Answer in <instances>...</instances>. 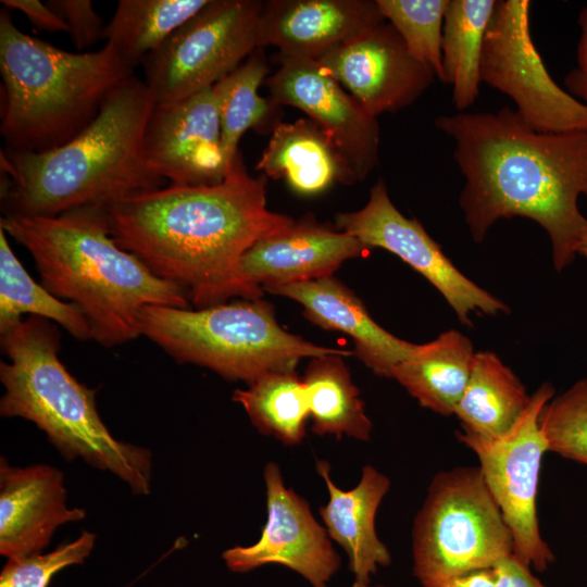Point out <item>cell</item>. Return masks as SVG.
I'll return each mask as SVG.
<instances>
[{"instance_id":"6da1fadb","label":"cell","mask_w":587,"mask_h":587,"mask_svg":"<svg viewBox=\"0 0 587 587\" xmlns=\"http://www.w3.org/2000/svg\"><path fill=\"white\" fill-rule=\"evenodd\" d=\"M266 179L248 173L239 151L220 184L164 186L101 208L115 242L157 276L184 287L201 309L243 299L241 258L294 224L267 209Z\"/></svg>"},{"instance_id":"7a4b0ae2","label":"cell","mask_w":587,"mask_h":587,"mask_svg":"<svg viewBox=\"0 0 587 587\" xmlns=\"http://www.w3.org/2000/svg\"><path fill=\"white\" fill-rule=\"evenodd\" d=\"M455 143L465 178L459 204L474 241L500 218L523 216L548 234L557 271L578 254L587 217V132L540 133L509 107L495 113L460 112L434 121Z\"/></svg>"},{"instance_id":"3957f363","label":"cell","mask_w":587,"mask_h":587,"mask_svg":"<svg viewBox=\"0 0 587 587\" xmlns=\"http://www.w3.org/2000/svg\"><path fill=\"white\" fill-rule=\"evenodd\" d=\"M155 104L145 80L134 75L64 145L43 152L1 150L3 215L57 216L164 187L145 150Z\"/></svg>"},{"instance_id":"277c9868","label":"cell","mask_w":587,"mask_h":587,"mask_svg":"<svg viewBox=\"0 0 587 587\" xmlns=\"http://www.w3.org/2000/svg\"><path fill=\"white\" fill-rule=\"evenodd\" d=\"M0 228L30 253L42 285L82 311L91 339L104 347L140 336L148 305L188 307L184 287L157 276L115 242L101 207L57 216L2 215Z\"/></svg>"},{"instance_id":"5b68a950","label":"cell","mask_w":587,"mask_h":587,"mask_svg":"<svg viewBox=\"0 0 587 587\" xmlns=\"http://www.w3.org/2000/svg\"><path fill=\"white\" fill-rule=\"evenodd\" d=\"M0 75L4 150L43 152L83 132L135 74L110 43L65 51L23 33L1 10Z\"/></svg>"},{"instance_id":"8992f818","label":"cell","mask_w":587,"mask_h":587,"mask_svg":"<svg viewBox=\"0 0 587 587\" xmlns=\"http://www.w3.org/2000/svg\"><path fill=\"white\" fill-rule=\"evenodd\" d=\"M0 334L9 359L0 363L5 389L1 416L35 423L66 460L82 458L115 474L134 494L148 495L151 452L111 435L98 414L95 390L73 377L59 359L58 329L46 319L29 316Z\"/></svg>"},{"instance_id":"52a82bcc","label":"cell","mask_w":587,"mask_h":587,"mask_svg":"<svg viewBox=\"0 0 587 587\" xmlns=\"http://www.w3.org/2000/svg\"><path fill=\"white\" fill-rule=\"evenodd\" d=\"M139 323L141 335L177 362L204 366L227 380L248 385L271 373L295 372L305 358L354 354L288 333L277 323L273 305L261 299L197 310L148 305Z\"/></svg>"},{"instance_id":"ba28073f","label":"cell","mask_w":587,"mask_h":587,"mask_svg":"<svg viewBox=\"0 0 587 587\" xmlns=\"http://www.w3.org/2000/svg\"><path fill=\"white\" fill-rule=\"evenodd\" d=\"M413 573L423 587L494 569L513 554V539L479 467L438 473L412 532Z\"/></svg>"},{"instance_id":"9c48e42d","label":"cell","mask_w":587,"mask_h":587,"mask_svg":"<svg viewBox=\"0 0 587 587\" xmlns=\"http://www.w3.org/2000/svg\"><path fill=\"white\" fill-rule=\"evenodd\" d=\"M263 1L209 0L141 63L157 103L212 88L258 49Z\"/></svg>"},{"instance_id":"30bf717a","label":"cell","mask_w":587,"mask_h":587,"mask_svg":"<svg viewBox=\"0 0 587 587\" xmlns=\"http://www.w3.org/2000/svg\"><path fill=\"white\" fill-rule=\"evenodd\" d=\"M553 395V386L544 383L501 437L485 439L463 430L457 433L459 441L478 458L483 478L511 532L513 555L538 572L554 562L540 534L536 507L541 460L548 452L539 415Z\"/></svg>"},{"instance_id":"8fae6325","label":"cell","mask_w":587,"mask_h":587,"mask_svg":"<svg viewBox=\"0 0 587 587\" xmlns=\"http://www.w3.org/2000/svg\"><path fill=\"white\" fill-rule=\"evenodd\" d=\"M529 10L528 0L497 1L484 39L480 80L508 95L517 116L536 132H587V104L550 76L532 38Z\"/></svg>"},{"instance_id":"7c38bea8","label":"cell","mask_w":587,"mask_h":587,"mask_svg":"<svg viewBox=\"0 0 587 587\" xmlns=\"http://www.w3.org/2000/svg\"><path fill=\"white\" fill-rule=\"evenodd\" d=\"M336 229L372 248L385 249L423 275L444 296L459 321L472 325V313L509 312L499 299L465 277L442 252L416 218L405 217L389 198L379 179L365 205L335 215Z\"/></svg>"},{"instance_id":"4fadbf2b","label":"cell","mask_w":587,"mask_h":587,"mask_svg":"<svg viewBox=\"0 0 587 587\" xmlns=\"http://www.w3.org/2000/svg\"><path fill=\"white\" fill-rule=\"evenodd\" d=\"M276 57L279 67L265 80L271 98L304 112L330 138L354 182L364 180L378 164L377 117L317 61Z\"/></svg>"},{"instance_id":"5bb4252c","label":"cell","mask_w":587,"mask_h":587,"mask_svg":"<svg viewBox=\"0 0 587 587\" xmlns=\"http://www.w3.org/2000/svg\"><path fill=\"white\" fill-rule=\"evenodd\" d=\"M267 520L259 540L236 546L222 554L226 566L246 573L279 564L303 576L312 587H329L341 561L329 536L313 516L309 503L285 486L276 463L264 469Z\"/></svg>"},{"instance_id":"9a60e30c","label":"cell","mask_w":587,"mask_h":587,"mask_svg":"<svg viewBox=\"0 0 587 587\" xmlns=\"http://www.w3.org/2000/svg\"><path fill=\"white\" fill-rule=\"evenodd\" d=\"M317 63L376 117L414 103L436 77L386 22L335 47Z\"/></svg>"},{"instance_id":"2e32d148","label":"cell","mask_w":587,"mask_h":587,"mask_svg":"<svg viewBox=\"0 0 587 587\" xmlns=\"http://www.w3.org/2000/svg\"><path fill=\"white\" fill-rule=\"evenodd\" d=\"M151 166L174 186H212L229 172L212 88L157 103L145 135Z\"/></svg>"},{"instance_id":"e0dca14e","label":"cell","mask_w":587,"mask_h":587,"mask_svg":"<svg viewBox=\"0 0 587 587\" xmlns=\"http://www.w3.org/2000/svg\"><path fill=\"white\" fill-rule=\"evenodd\" d=\"M370 249L308 213L243 254L237 271L243 299H260L265 287L333 276L345 261L364 257Z\"/></svg>"},{"instance_id":"ac0fdd59","label":"cell","mask_w":587,"mask_h":587,"mask_svg":"<svg viewBox=\"0 0 587 587\" xmlns=\"http://www.w3.org/2000/svg\"><path fill=\"white\" fill-rule=\"evenodd\" d=\"M386 22L377 0H267L258 22V48L317 61L335 47Z\"/></svg>"},{"instance_id":"d6986e66","label":"cell","mask_w":587,"mask_h":587,"mask_svg":"<svg viewBox=\"0 0 587 587\" xmlns=\"http://www.w3.org/2000/svg\"><path fill=\"white\" fill-rule=\"evenodd\" d=\"M66 507L63 474L38 464L11 466L0 461V553L9 559L40 554L55 528L85 519Z\"/></svg>"},{"instance_id":"ffe728a7","label":"cell","mask_w":587,"mask_h":587,"mask_svg":"<svg viewBox=\"0 0 587 587\" xmlns=\"http://www.w3.org/2000/svg\"><path fill=\"white\" fill-rule=\"evenodd\" d=\"M263 290L297 301L304 316L322 328L350 336L353 353L376 375L391 378L394 369L416 347L379 326L358 296L333 276Z\"/></svg>"},{"instance_id":"44dd1931","label":"cell","mask_w":587,"mask_h":587,"mask_svg":"<svg viewBox=\"0 0 587 587\" xmlns=\"http://www.w3.org/2000/svg\"><path fill=\"white\" fill-rule=\"evenodd\" d=\"M316 471L324 479L329 499L320 508V515L329 538L347 552L349 569L355 580L370 584L378 566H388L391 555L375 530L377 509L390 488V479L375 467L362 469L358 485L341 490L330 478L329 463L316 461Z\"/></svg>"},{"instance_id":"7402d4cb","label":"cell","mask_w":587,"mask_h":587,"mask_svg":"<svg viewBox=\"0 0 587 587\" xmlns=\"http://www.w3.org/2000/svg\"><path fill=\"white\" fill-rule=\"evenodd\" d=\"M255 168L284 179L301 196L319 195L336 183H355L330 138L309 117L277 124Z\"/></svg>"},{"instance_id":"603a6c76","label":"cell","mask_w":587,"mask_h":587,"mask_svg":"<svg viewBox=\"0 0 587 587\" xmlns=\"http://www.w3.org/2000/svg\"><path fill=\"white\" fill-rule=\"evenodd\" d=\"M474 349L462 333L450 329L434 340L416 345L392 371L396 379L419 403L440 415H454L469 382Z\"/></svg>"},{"instance_id":"cb8c5ba5","label":"cell","mask_w":587,"mask_h":587,"mask_svg":"<svg viewBox=\"0 0 587 587\" xmlns=\"http://www.w3.org/2000/svg\"><path fill=\"white\" fill-rule=\"evenodd\" d=\"M530 398L522 382L496 353L478 351L454 415L463 432L494 439L512 428Z\"/></svg>"},{"instance_id":"d4e9b609","label":"cell","mask_w":587,"mask_h":587,"mask_svg":"<svg viewBox=\"0 0 587 587\" xmlns=\"http://www.w3.org/2000/svg\"><path fill=\"white\" fill-rule=\"evenodd\" d=\"M270 67L263 49H255L239 66L221 78L213 87L222 149L228 167L239 152L238 145L248 129L273 132L280 123L282 105L271 97L260 96Z\"/></svg>"},{"instance_id":"484cf974","label":"cell","mask_w":587,"mask_h":587,"mask_svg":"<svg viewBox=\"0 0 587 587\" xmlns=\"http://www.w3.org/2000/svg\"><path fill=\"white\" fill-rule=\"evenodd\" d=\"M497 0H449L442 28L445 82L452 102L463 112L479 96L480 59L485 35Z\"/></svg>"},{"instance_id":"4316f807","label":"cell","mask_w":587,"mask_h":587,"mask_svg":"<svg viewBox=\"0 0 587 587\" xmlns=\"http://www.w3.org/2000/svg\"><path fill=\"white\" fill-rule=\"evenodd\" d=\"M302 382L312 430L316 435L370 439L372 422L342 355L325 354L310 359Z\"/></svg>"},{"instance_id":"83f0119b","label":"cell","mask_w":587,"mask_h":587,"mask_svg":"<svg viewBox=\"0 0 587 587\" xmlns=\"http://www.w3.org/2000/svg\"><path fill=\"white\" fill-rule=\"evenodd\" d=\"M209 0H118L104 39L133 67L154 52Z\"/></svg>"},{"instance_id":"f1b7e54d","label":"cell","mask_w":587,"mask_h":587,"mask_svg":"<svg viewBox=\"0 0 587 587\" xmlns=\"http://www.w3.org/2000/svg\"><path fill=\"white\" fill-rule=\"evenodd\" d=\"M23 314L52 320L76 339H91L89 323L82 311L32 278L0 228V332L20 322Z\"/></svg>"},{"instance_id":"f546056e","label":"cell","mask_w":587,"mask_h":587,"mask_svg":"<svg viewBox=\"0 0 587 587\" xmlns=\"http://www.w3.org/2000/svg\"><path fill=\"white\" fill-rule=\"evenodd\" d=\"M232 399L242 405L260 433L286 445L302 441L310 411L303 382L296 372L264 375L248 388L235 390Z\"/></svg>"},{"instance_id":"4dcf8cb0","label":"cell","mask_w":587,"mask_h":587,"mask_svg":"<svg viewBox=\"0 0 587 587\" xmlns=\"http://www.w3.org/2000/svg\"><path fill=\"white\" fill-rule=\"evenodd\" d=\"M449 0H377L380 12L398 32L409 52L445 82L442 28Z\"/></svg>"},{"instance_id":"1f68e13d","label":"cell","mask_w":587,"mask_h":587,"mask_svg":"<svg viewBox=\"0 0 587 587\" xmlns=\"http://www.w3.org/2000/svg\"><path fill=\"white\" fill-rule=\"evenodd\" d=\"M539 427L548 451L587 465V378L546 403Z\"/></svg>"},{"instance_id":"d6a6232c","label":"cell","mask_w":587,"mask_h":587,"mask_svg":"<svg viewBox=\"0 0 587 587\" xmlns=\"http://www.w3.org/2000/svg\"><path fill=\"white\" fill-rule=\"evenodd\" d=\"M96 536L84 530L80 536L46 554L9 559L0 574V587H48L60 570L83 564L93 549Z\"/></svg>"},{"instance_id":"836d02e7","label":"cell","mask_w":587,"mask_h":587,"mask_svg":"<svg viewBox=\"0 0 587 587\" xmlns=\"http://www.w3.org/2000/svg\"><path fill=\"white\" fill-rule=\"evenodd\" d=\"M47 4L66 23L76 49L90 48L104 39L107 24L90 0H48Z\"/></svg>"},{"instance_id":"e575fe53","label":"cell","mask_w":587,"mask_h":587,"mask_svg":"<svg viewBox=\"0 0 587 587\" xmlns=\"http://www.w3.org/2000/svg\"><path fill=\"white\" fill-rule=\"evenodd\" d=\"M1 4L7 9H14L22 12L36 28L49 32H68L64 20L54 12L47 2L39 0H1Z\"/></svg>"},{"instance_id":"d590c367","label":"cell","mask_w":587,"mask_h":587,"mask_svg":"<svg viewBox=\"0 0 587 587\" xmlns=\"http://www.w3.org/2000/svg\"><path fill=\"white\" fill-rule=\"evenodd\" d=\"M496 587H548L537 579L529 567L513 554L501 560L494 569Z\"/></svg>"},{"instance_id":"8d00e7d4","label":"cell","mask_w":587,"mask_h":587,"mask_svg":"<svg viewBox=\"0 0 587 587\" xmlns=\"http://www.w3.org/2000/svg\"><path fill=\"white\" fill-rule=\"evenodd\" d=\"M436 587H496V578L492 569L480 570L454 577Z\"/></svg>"},{"instance_id":"74e56055","label":"cell","mask_w":587,"mask_h":587,"mask_svg":"<svg viewBox=\"0 0 587 587\" xmlns=\"http://www.w3.org/2000/svg\"><path fill=\"white\" fill-rule=\"evenodd\" d=\"M564 84L567 91L587 104V72L579 68H573L564 77Z\"/></svg>"},{"instance_id":"f35d334b","label":"cell","mask_w":587,"mask_h":587,"mask_svg":"<svg viewBox=\"0 0 587 587\" xmlns=\"http://www.w3.org/2000/svg\"><path fill=\"white\" fill-rule=\"evenodd\" d=\"M580 37L577 45V68L587 72V4L578 16Z\"/></svg>"},{"instance_id":"ab89813d","label":"cell","mask_w":587,"mask_h":587,"mask_svg":"<svg viewBox=\"0 0 587 587\" xmlns=\"http://www.w3.org/2000/svg\"><path fill=\"white\" fill-rule=\"evenodd\" d=\"M577 253L579 255H583V257L587 258V236L584 239V241L582 242Z\"/></svg>"},{"instance_id":"60d3db41","label":"cell","mask_w":587,"mask_h":587,"mask_svg":"<svg viewBox=\"0 0 587 587\" xmlns=\"http://www.w3.org/2000/svg\"><path fill=\"white\" fill-rule=\"evenodd\" d=\"M351 587H386V586H382V585H370V584H364V583H360V582L354 580V583L352 584Z\"/></svg>"}]
</instances>
